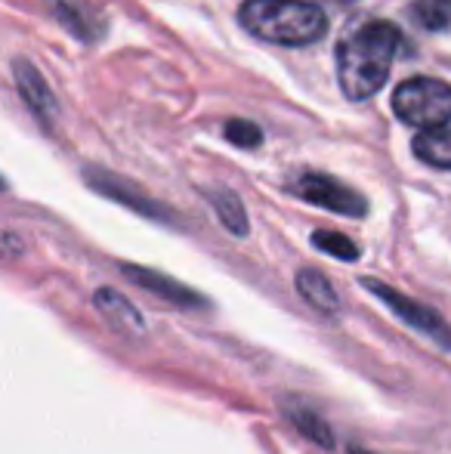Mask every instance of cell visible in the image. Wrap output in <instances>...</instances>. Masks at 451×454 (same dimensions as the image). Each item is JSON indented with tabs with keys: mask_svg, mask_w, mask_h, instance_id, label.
<instances>
[{
	"mask_svg": "<svg viewBox=\"0 0 451 454\" xmlns=\"http://www.w3.org/2000/svg\"><path fill=\"white\" fill-rule=\"evenodd\" d=\"M349 454H371V451H365V449H355V445H353V449H349Z\"/></svg>",
	"mask_w": 451,
	"mask_h": 454,
	"instance_id": "e0dca14e",
	"label": "cell"
},
{
	"mask_svg": "<svg viewBox=\"0 0 451 454\" xmlns=\"http://www.w3.org/2000/svg\"><path fill=\"white\" fill-rule=\"evenodd\" d=\"M93 185H97L99 192H105V195H112V198H118L121 204H130V207H136V210H143V214H152V216H161V210L155 207L152 201H145V198H133L130 195V189L127 185H121V183H112L109 176H99V174H93Z\"/></svg>",
	"mask_w": 451,
	"mask_h": 454,
	"instance_id": "9a60e30c",
	"label": "cell"
},
{
	"mask_svg": "<svg viewBox=\"0 0 451 454\" xmlns=\"http://www.w3.org/2000/svg\"><path fill=\"white\" fill-rule=\"evenodd\" d=\"M93 300H97L99 312H105V318H109L118 331H124V334H143V318H139L136 306H133L130 300L121 297L118 291L99 287Z\"/></svg>",
	"mask_w": 451,
	"mask_h": 454,
	"instance_id": "52a82bcc",
	"label": "cell"
},
{
	"mask_svg": "<svg viewBox=\"0 0 451 454\" xmlns=\"http://www.w3.org/2000/svg\"><path fill=\"white\" fill-rule=\"evenodd\" d=\"M297 291H300V297L307 300L309 306H315L319 312H328V316H334V312L340 309L338 291H334L331 281H328L322 272L300 270V272H297Z\"/></svg>",
	"mask_w": 451,
	"mask_h": 454,
	"instance_id": "9c48e42d",
	"label": "cell"
},
{
	"mask_svg": "<svg viewBox=\"0 0 451 454\" xmlns=\"http://www.w3.org/2000/svg\"><path fill=\"white\" fill-rule=\"evenodd\" d=\"M399 43H402V35L390 22H365L349 31L338 47V78L343 96L362 102L377 93L390 78Z\"/></svg>",
	"mask_w": 451,
	"mask_h": 454,
	"instance_id": "6da1fadb",
	"label": "cell"
},
{
	"mask_svg": "<svg viewBox=\"0 0 451 454\" xmlns=\"http://www.w3.org/2000/svg\"><path fill=\"white\" fill-rule=\"evenodd\" d=\"M211 204H214V210H217V216H220V223L229 229L232 235H247V214H245V207H241V201L232 195L229 189H217V192H211Z\"/></svg>",
	"mask_w": 451,
	"mask_h": 454,
	"instance_id": "7c38bea8",
	"label": "cell"
},
{
	"mask_svg": "<svg viewBox=\"0 0 451 454\" xmlns=\"http://www.w3.org/2000/svg\"><path fill=\"white\" fill-rule=\"evenodd\" d=\"M121 270H124V275L133 281V285L145 287V291H152L155 297L167 300V303L186 306V309H201V306H207L205 297H198V294L189 291L186 285H180V281L167 278V275H161V272L139 270V266H121Z\"/></svg>",
	"mask_w": 451,
	"mask_h": 454,
	"instance_id": "8992f818",
	"label": "cell"
},
{
	"mask_svg": "<svg viewBox=\"0 0 451 454\" xmlns=\"http://www.w3.org/2000/svg\"><path fill=\"white\" fill-rule=\"evenodd\" d=\"M291 192H294L297 198H303V201L315 204V207L331 210V214H343V216H365L368 214V201L359 195V192L338 183L334 176H325V174L300 176V180L291 185Z\"/></svg>",
	"mask_w": 451,
	"mask_h": 454,
	"instance_id": "5b68a950",
	"label": "cell"
},
{
	"mask_svg": "<svg viewBox=\"0 0 451 454\" xmlns=\"http://www.w3.org/2000/svg\"><path fill=\"white\" fill-rule=\"evenodd\" d=\"M415 155L421 158L424 164L439 170H451V127H430V130H421L415 139Z\"/></svg>",
	"mask_w": 451,
	"mask_h": 454,
	"instance_id": "ba28073f",
	"label": "cell"
},
{
	"mask_svg": "<svg viewBox=\"0 0 451 454\" xmlns=\"http://www.w3.org/2000/svg\"><path fill=\"white\" fill-rule=\"evenodd\" d=\"M284 418H288L291 424L303 433V436L313 439V442L325 445V449H331V445H334L331 427H328L325 420H322V414L313 411V408L300 405V402H297V405H294V402H288V405H284Z\"/></svg>",
	"mask_w": 451,
	"mask_h": 454,
	"instance_id": "8fae6325",
	"label": "cell"
},
{
	"mask_svg": "<svg viewBox=\"0 0 451 454\" xmlns=\"http://www.w3.org/2000/svg\"><path fill=\"white\" fill-rule=\"evenodd\" d=\"M226 139L232 145H238V149H257L260 143H263V133H260L257 124H251V121H229L226 124Z\"/></svg>",
	"mask_w": 451,
	"mask_h": 454,
	"instance_id": "2e32d148",
	"label": "cell"
},
{
	"mask_svg": "<svg viewBox=\"0 0 451 454\" xmlns=\"http://www.w3.org/2000/svg\"><path fill=\"white\" fill-rule=\"evenodd\" d=\"M393 112L408 127H442L451 121V84L436 78L402 81L393 93Z\"/></svg>",
	"mask_w": 451,
	"mask_h": 454,
	"instance_id": "3957f363",
	"label": "cell"
},
{
	"mask_svg": "<svg viewBox=\"0 0 451 454\" xmlns=\"http://www.w3.org/2000/svg\"><path fill=\"white\" fill-rule=\"evenodd\" d=\"M411 16L427 31H446L451 25V0H415Z\"/></svg>",
	"mask_w": 451,
	"mask_h": 454,
	"instance_id": "4fadbf2b",
	"label": "cell"
},
{
	"mask_svg": "<svg viewBox=\"0 0 451 454\" xmlns=\"http://www.w3.org/2000/svg\"><path fill=\"white\" fill-rule=\"evenodd\" d=\"M238 19L253 37L282 47L315 43L328 28L325 12L303 0H245Z\"/></svg>",
	"mask_w": 451,
	"mask_h": 454,
	"instance_id": "7a4b0ae2",
	"label": "cell"
},
{
	"mask_svg": "<svg viewBox=\"0 0 451 454\" xmlns=\"http://www.w3.org/2000/svg\"><path fill=\"white\" fill-rule=\"evenodd\" d=\"M313 245L319 247V251L331 254V257L338 260H359V247H355V241H349L346 235L340 232H328V229H319V232H313Z\"/></svg>",
	"mask_w": 451,
	"mask_h": 454,
	"instance_id": "5bb4252c",
	"label": "cell"
},
{
	"mask_svg": "<svg viewBox=\"0 0 451 454\" xmlns=\"http://www.w3.org/2000/svg\"><path fill=\"white\" fill-rule=\"evenodd\" d=\"M16 84H19V90H22L25 102H28L41 118H50V114L56 112L53 93H50V87L43 84V78L28 66V62H16Z\"/></svg>",
	"mask_w": 451,
	"mask_h": 454,
	"instance_id": "30bf717a",
	"label": "cell"
},
{
	"mask_svg": "<svg viewBox=\"0 0 451 454\" xmlns=\"http://www.w3.org/2000/svg\"><path fill=\"white\" fill-rule=\"evenodd\" d=\"M362 287H368L374 297L384 300V303L390 306V309L396 312L405 325H411V328L421 331L424 337H430L436 347L451 349V325L439 316V312H433L430 306L417 303V300L405 297L402 291H396V287L384 285V281H377V278H362Z\"/></svg>",
	"mask_w": 451,
	"mask_h": 454,
	"instance_id": "277c9868",
	"label": "cell"
}]
</instances>
